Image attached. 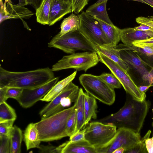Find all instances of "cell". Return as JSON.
Masks as SVG:
<instances>
[{"instance_id":"cell-53","label":"cell","mask_w":153,"mask_h":153,"mask_svg":"<svg viewBox=\"0 0 153 153\" xmlns=\"http://www.w3.org/2000/svg\"><path fill=\"white\" fill-rule=\"evenodd\" d=\"M108 0H98L96 2V3H100V2H102L103 1H108Z\"/></svg>"},{"instance_id":"cell-43","label":"cell","mask_w":153,"mask_h":153,"mask_svg":"<svg viewBox=\"0 0 153 153\" xmlns=\"http://www.w3.org/2000/svg\"><path fill=\"white\" fill-rule=\"evenodd\" d=\"M7 87H0V104L6 102L7 100L6 97Z\"/></svg>"},{"instance_id":"cell-39","label":"cell","mask_w":153,"mask_h":153,"mask_svg":"<svg viewBox=\"0 0 153 153\" xmlns=\"http://www.w3.org/2000/svg\"><path fill=\"white\" fill-rule=\"evenodd\" d=\"M137 23L146 25L153 29V16L148 17L140 16L135 19Z\"/></svg>"},{"instance_id":"cell-23","label":"cell","mask_w":153,"mask_h":153,"mask_svg":"<svg viewBox=\"0 0 153 153\" xmlns=\"http://www.w3.org/2000/svg\"><path fill=\"white\" fill-rule=\"evenodd\" d=\"M97 19L100 22L102 30L109 40L111 45L113 46H117L120 40L121 29L114 24H109Z\"/></svg>"},{"instance_id":"cell-27","label":"cell","mask_w":153,"mask_h":153,"mask_svg":"<svg viewBox=\"0 0 153 153\" xmlns=\"http://www.w3.org/2000/svg\"><path fill=\"white\" fill-rule=\"evenodd\" d=\"M52 0H43L36 10L37 22L43 25H49V17Z\"/></svg>"},{"instance_id":"cell-5","label":"cell","mask_w":153,"mask_h":153,"mask_svg":"<svg viewBox=\"0 0 153 153\" xmlns=\"http://www.w3.org/2000/svg\"><path fill=\"white\" fill-rule=\"evenodd\" d=\"M79 80L89 95L108 105L114 103L116 97L114 89L108 85L99 76L83 74L79 76Z\"/></svg>"},{"instance_id":"cell-33","label":"cell","mask_w":153,"mask_h":153,"mask_svg":"<svg viewBox=\"0 0 153 153\" xmlns=\"http://www.w3.org/2000/svg\"><path fill=\"white\" fill-rule=\"evenodd\" d=\"M15 121L8 120L0 122V136H10Z\"/></svg>"},{"instance_id":"cell-30","label":"cell","mask_w":153,"mask_h":153,"mask_svg":"<svg viewBox=\"0 0 153 153\" xmlns=\"http://www.w3.org/2000/svg\"><path fill=\"white\" fill-rule=\"evenodd\" d=\"M99 76L108 85L114 89L120 88L121 87L122 85L120 81L112 73H103Z\"/></svg>"},{"instance_id":"cell-16","label":"cell","mask_w":153,"mask_h":153,"mask_svg":"<svg viewBox=\"0 0 153 153\" xmlns=\"http://www.w3.org/2000/svg\"><path fill=\"white\" fill-rule=\"evenodd\" d=\"M60 153H97V149L86 140L67 141L58 146Z\"/></svg>"},{"instance_id":"cell-52","label":"cell","mask_w":153,"mask_h":153,"mask_svg":"<svg viewBox=\"0 0 153 153\" xmlns=\"http://www.w3.org/2000/svg\"><path fill=\"white\" fill-rule=\"evenodd\" d=\"M131 0V1H137L139 2L143 3L146 4L145 2L144 1H143V0Z\"/></svg>"},{"instance_id":"cell-48","label":"cell","mask_w":153,"mask_h":153,"mask_svg":"<svg viewBox=\"0 0 153 153\" xmlns=\"http://www.w3.org/2000/svg\"><path fill=\"white\" fill-rule=\"evenodd\" d=\"M125 150L122 147L119 148L115 149L112 153H124Z\"/></svg>"},{"instance_id":"cell-15","label":"cell","mask_w":153,"mask_h":153,"mask_svg":"<svg viewBox=\"0 0 153 153\" xmlns=\"http://www.w3.org/2000/svg\"><path fill=\"white\" fill-rule=\"evenodd\" d=\"M10 1H5L4 3L5 15L0 20L1 23L6 19H19L22 21L23 19H28L33 16L34 13L28 9L20 5L13 4Z\"/></svg>"},{"instance_id":"cell-31","label":"cell","mask_w":153,"mask_h":153,"mask_svg":"<svg viewBox=\"0 0 153 153\" xmlns=\"http://www.w3.org/2000/svg\"><path fill=\"white\" fill-rule=\"evenodd\" d=\"M76 126V108L69 117L67 123L66 132L68 137H70L75 132Z\"/></svg>"},{"instance_id":"cell-55","label":"cell","mask_w":153,"mask_h":153,"mask_svg":"<svg viewBox=\"0 0 153 153\" xmlns=\"http://www.w3.org/2000/svg\"><path fill=\"white\" fill-rule=\"evenodd\" d=\"M9 0L10 1V0Z\"/></svg>"},{"instance_id":"cell-1","label":"cell","mask_w":153,"mask_h":153,"mask_svg":"<svg viewBox=\"0 0 153 153\" xmlns=\"http://www.w3.org/2000/svg\"><path fill=\"white\" fill-rule=\"evenodd\" d=\"M126 94L125 104L118 111L97 121L139 133L150 107V102L146 100H138L129 94Z\"/></svg>"},{"instance_id":"cell-6","label":"cell","mask_w":153,"mask_h":153,"mask_svg":"<svg viewBox=\"0 0 153 153\" xmlns=\"http://www.w3.org/2000/svg\"><path fill=\"white\" fill-rule=\"evenodd\" d=\"M100 61L96 52L85 51L64 56L53 65L51 69L53 71L68 69L76 71H86L96 65Z\"/></svg>"},{"instance_id":"cell-17","label":"cell","mask_w":153,"mask_h":153,"mask_svg":"<svg viewBox=\"0 0 153 153\" xmlns=\"http://www.w3.org/2000/svg\"><path fill=\"white\" fill-rule=\"evenodd\" d=\"M72 12L71 4L59 0H52L49 17V26L61 20L66 14Z\"/></svg>"},{"instance_id":"cell-54","label":"cell","mask_w":153,"mask_h":153,"mask_svg":"<svg viewBox=\"0 0 153 153\" xmlns=\"http://www.w3.org/2000/svg\"><path fill=\"white\" fill-rule=\"evenodd\" d=\"M152 111H153V109H152Z\"/></svg>"},{"instance_id":"cell-13","label":"cell","mask_w":153,"mask_h":153,"mask_svg":"<svg viewBox=\"0 0 153 153\" xmlns=\"http://www.w3.org/2000/svg\"><path fill=\"white\" fill-rule=\"evenodd\" d=\"M59 77H55L47 83L32 89H23L20 96L16 100L23 108H30L42 98L58 82Z\"/></svg>"},{"instance_id":"cell-18","label":"cell","mask_w":153,"mask_h":153,"mask_svg":"<svg viewBox=\"0 0 153 153\" xmlns=\"http://www.w3.org/2000/svg\"><path fill=\"white\" fill-rule=\"evenodd\" d=\"M23 137L27 150L39 147L41 141L35 123H31L27 125L25 130Z\"/></svg>"},{"instance_id":"cell-41","label":"cell","mask_w":153,"mask_h":153,"mask_svg":"<svg viewBox=\"0 0 153 153\" xmlns=\"http://www.w3.org/2000/svg\"><path fill=\"white\" fill-rule=\"evenodd\" d=\"M146 147L149 153H153V136L147 139L145 142Z\"/></svg>"},{"instance_id":"cell-25","label":"cell","mask_w":153,"mask_h":153,"mask_svg":"<svg viewBox=\"0 0 153 153\" xmlns=\"http://www.w3.org/2000/svg\"><path fill=\"white\" fill-rule=\"evenodd\" d=\"M80 25L79 15L72 13L62 21L60 25V31L58 34L61 36L69 32L78 30Z\"/></svg>"},{"instance_id":"cell-47","label":"cell","mask_w":153,"mask_h":153,"mask_svg":"<svg viewBox=\"0 0 153 153\" xmlns=\"http://www.w3.org/2000/svg\"><path fill=\"white\" fill-rule=\"evenodd\" d=\"M151 87L150 86L140 85L138 87L140 91L143 94H146V92Z\"/></svg>"},{"instance_id":"cell-32","label":"cell","mask_w":153,"mask_h":153,"mask_svg":"<svg viewBox=\"0 0 153 153\" xmlns=\"http://www.w3.org/2000/svg\"><path fill=\"white\" fill-rule=\"evenodd\" d=\"M135 50L141 59L152 68H153V55L146 54L140 47L133 46L131 47Z\"/></svg>"},{"instance_id":"cell-51","label":"cell","mask_w":153,"mask_h":153,"mask_svg":"<svg viewBox=\"0 0 153 153\" xmlns=\"http://www.w3.org/2000/svg\"><path fill=\"white\" fill-rule=\"evenodd\" d=\"M59 0L71 4L72 0Z\"/></svg>"},{"instance_id":"cell-8","label":"cell","mask_w":153,"mask_h":153,"mask_svg":"<svg viewBox=\"0 0 153 153\" xmlns=\"http://www.w3.org/2000/svg\"><path fill=\"white\" fill-rule=\"evenodd\" d=\"M79 88L72 82L42 109L39 112L41 119L48 117L70 106L75 102Z\"/></svg>"},{"instance_id":"cell-45","label":"cell","mask_w":153,"mask_h":153,"mask_svg":"<svg viewBox=\"0 0 153 153\" xmlns=\"http://www.w3.org/2000/svg\"><path fill=\"white\" fill-rule=\"evenodd\" d=\"M134 28L135 30L141 31H153V29L152 28L146 25L143 24H140L139 26L134 27Z\"/></svg>"},{"instance_id":"cell-28","label":"cell","mask_w":153,"mask_h":153,"mask_svg":"<svg viewBox=\"0 0 153 153\" xmlns=\"http://www.w3.org/2000/svg\"><path fill=\"white\" fill-rule=\"evenodd\" d=\"M16 117L15 110L6 102L0 104V122L8 120L15 121Z\"/></svg>"},{"instance_id":"cell-21","label":"cell","mask_w":153,"mask_h":153,"mask_svg":"<svg viewBox=\"0 0 153 153\" xmlns=\"http://www.w3.org/2000/svg\"><path fill=\"white\" fill-rule=\"evenodd\" d=\"M77 71L62 80L58 82L40 100L46 102H50L59 94L75 78Z\"/></svg>"},{"instance_id":"cell-2","label":"cell","mask_w":153,"mask_h":153,"mask_svg":"<svg viewBox=\"0 0 153 153\" xmlns=\"http://www.w3.org/2000/svg\"><path fill=\"white\" fill-rule=\"evenodd\" d=\"M55 77L49 67L24 72H13L0 67V87L32 89L41 86Z\"/></svg>"},{"instance_id":"cell-24","label":"cell","mask_w":153,"mask_h":153,"mask_svg":"<svg viewBox=\"0 0 153 153\" xmlns=\"http://www.w3.org/2000/svg\"><path fill=\"white\" fill-rule=\"evenodd\" d=\"M84 107L85 126L91 119H96L97 108L96 99L87 93L85 94Z\"/></svg>"},{"instance_id":"cell-9","label":"cell","mask_w":153,"mask_h":153,"mask_svg":"<svg viewBox=\"0 0 153 153\" xmlns=\"http://www.w3.org/2000/svg\"><path fill=\"white\" fill-rule=\"evenodd\" d=\"M100 62L105 64L118 79L126 93L134 98L139 101L145 100L146 94H143L139 90L128 72L119 65L101 53L97 52Z\"/></svg>"},{"instance_id":"cell-37","label":"cell","mask_w":153,"mask_h":153,"mask_svg":"<svg viewBox=\"0 0 153 153\" xmlns=\"http://www.w3.org/2000/svg\"><path fill=\"white\" fill-rule=\"evenodd\" d=\"M38 149L39 152L40 153H60L58 146H56L51 144L40 145Z\"/></svg>"},{"instance_id":"cell-3","label":"cell","mask_w":153,"mask_h":153,"mask_svg":"<svg viewBox=\"0 0 153 153\" xmlns=\"http://www.w3.org/2000/svg\"><path fill=\"white\" fill-rule=\"evenodd\" d=\"M75 108L74 103L73 106L35 123L41 141H52L68 137L66 132L67 122Z\"/></svg>"},{"instance_id":"cell-44","label":"cell","mask_w":153,"mask_h":153,"mask_svg":"<svg viewBox=\"0 0 153 153\" xmlns=\"http://www.w3.org/2000/svg\"><path fill=\"white\" fill-rule=\"evenodd\" d=\"M136 47L140 48L143 51L148 54L153 55V48L152 47L143 45H138Z\"/></svg>"},{"instance_id":"cell-34","label":"cell","mask_w":153,"mask_h":153,"mask_svg":"<svg viewBox=\"0 0 153 153\" xmlns=\"http://www.w3.org/2000/svg\"><path fill=\"white\" fill-rule=\"evenodd\" d=\"M10 136H0V153H10Z\"/></svg>"},{"instance_id":"cell-22","label":"cell","mask_w":153,"mask_h":153,"mask_svg":"<svg viewBox=\"0 0 153 153\" xmlns=\"http://www.w3.org/2000/svg\"><path fill=\"white\" fill-rule=\"evenodd\" d=\"M85 93L84 92L82 89V88H79L78 96L75 102L76 118V126L75 133L81 130L85 126Z\"/></svg>"},{"instance_id":"cell-7","label":"cell","mask_w":153,"mask_h":153,"mask_svg":"<svg viewBox=\"0 0 153 153\" xmlns=\"http://www.w3.org/2000/svg\"><path fill=\"white\" fill-rule=\"evenodd\" d=\"M116 48L120 57L128 66L129 71L132 70L139 75L140 79L137 87L149 86L148 75L152 68L141 59L132 47L120 44L116 46Z\"/></svg>"},{"instance_id":"cell-42","label":"cell","mask_w":153,"mask_h":153,"mask_svg":"<svg viewBox=\"0 0 153 153\" xmlns=\"http://www.w3.org/2000/svg\"><path fill=\"white\" fill-rule=\"evenodd\" d=\"M43 0H27L28 4L32 5L36 10L40 6Z\"/></svg>"},{"instance_id":"cell-19","label":"cell","mask_w":153,"mask_h":153,"mask_svg":"<svg viewBox=\"0 0 153 153\" xmlns=\"http://www.w3.org/2000/svg\"><path fill=\"white\" fill-rule=\"evenodd\" d=\"M107 1L99 3H95L87 9L85 13L93 17L109 24H113L110 19L106 10Z\"/></svg>"},{"instance_id":"cell-14","label":"cell","mask_w":153,"mask_h":153,"mask_svg":"<svg viewBox=\"0 0 153 153\" xmlns=\"http://www.w3.org/2000/svg\"><path fill=\"white\" fill-rule=\"evenodd\" d=\"M153 37V31H143L136 30L134 27H126L121 29L120 40L123 44L128 47L133 45L132 43Z\"/></svg>"},{"instance_id":"cell-38","label":"cell","mask_w":153,"mask_h":153,"mask_svg":"<svg viewBox=\"0 0 153 153\" xmlns=\"http://www.w3.org/2000/svg\"><path fill=\"white\" fill-rule=\"evenodd\" d=\"M86 128L79 130L70 137L69 141L71 142H75L84 140L85 139V133Z\"/></svg>"},{"instance_id":"cell-35","label":"cell","mask_w":153,"mask_h":153,"mask_svg":"<svg viewBox=\"0 0 153 153\" xmlns=\"http://www.w3.org/2000/svg\"><path fill=\"white\" fill-rule=\"evenodd\" d=\"M90 0H72V12L77 14L80 13L88 4Z\"/></svg>"},{"instance_id":"cell-36","label":"cell","mask_w":153,"mask_h":153,"mask_svg":"<svg viewBox=\"0 0 153 153\" xmlns=\"http://www.w3.org/2000/svg\"><path fill=\"white\" fill-rule=\"evenodd\" d=\"M23 90V89L19 88L7 87L6 93L7 99L11 98L16 100L21 94Z\"/></svg>"},{"instance_id":"cell-56","label":"cell","mask_w":153,"mask_h":153,"mask_svg":"<svg viewBox=\"0 0 153 153\" xmlns=\"http://www.w3.org/2000/svg\"></svg>"},{"instance_id":"cell-10","label":"cell","mask_w":153,"mask_h":153,"mask_svg":"<svg viewBox=\"0 0 153 153\" xmlns=\"http://www.w3.org/2000/svg\"><path fill=\"white\" fill-rule=\"evenodd\" d=\"M80 31L95 47L111 45L98 20L83 11L78 15Z\"/></svg>"},{"instance_id":"cell-4","label":"cell","mask_w":153,"mask_h":153,"mask_svg":"<svg viewBox=\"0 0 153 153\" xmlns=\"http://www.w3.org/2000/svg\"><path fill=\"white\" fill-rule=\"evenodd\" d=\"M48 46L71 54L78 51L97 52L95 47L79 29L61 36L58 33L48 43Z\"/></svg>"},{"instance_id":"cell-46","label":"cell","mask_w":153,"mask_h":153,"mask_svg":"<svg viewBox=\"0 0 153 153\" xmlns=\"http://www.w3.org/2000/svg\"><path fill=\"white\" fill-rule=\"evenodd\" d=\"M149 85L153 86V68H151L148 75Z\"/></svg>"},{"instance_id":"cell-29","label":"cell","mask_w":153,"mask_h":153,"mask_svg":"<svg viewBox=\"0 0 153 153\" xmlns=\"http://www.w3.org/2000/svg\"><path fill=\"white\" fill-rule=\"evenodd\" d=\"M151 131L149 130L145 135L140 141L136 144L131 149L126 151L125 153H148L147 150L146 140L149 138Z\"/></svg>"},{"instance_id":"cell-26","label":"cell","mask_w":153,"mask_h":153,"mask_svg":"<svg viewBox=\"0 0 153 153\" xmlns=\"http://www.w3.org/2000/svg\"><path fill=\"white\" fill-rule=\"evenodd\" d=\"M23 138L21 129L16 125L13 128L10 135V153H20Z\"/></svg>"},{"instance_id":"cell-49","label":"cell","mask_w":153,"mask_h":153,"mask_svg":"<svg viewBox=\"0 0 153 153\" xmlns=\"http://www.w3.org/2000/svg\"><path fill=\"white\" fill-rule=\"evenodd\" d=\"M18 5L24 6L28 4L27 0H19Z\"/></svg>"},{"instance_id":"cell-12","label":"cell","mask_w":153,"mask_h":153,"mask_svg":"<svg viewBox=\"0 0 153 153\" xmlns=\"http://www.w3.org/2000/svg\"><path fill=\"white\" fill-rule=\"evenodd\" d=\"M141 139L140 133L124 128H118L110 141L97 149V153H112L115 149L120 147L125 149V152L133 147Z\"/></svg>"},{"instance_id":"cell-40","label":"cell","mask_w":153,"mask_h":153,"mask_svg":"<svg viewBox=\"0 0 153 153\" xmlns=\"http://www.w3.org/2000/svg\"><path fill=\"white\" fill-rule=\"evenodd\" d=\"M132 44L135 46L143 45L153 48V37L144 40L135 41L132 43Z\"/></svg>"},{"instance_id":"cell-50","label":"cell","mask_w":153,"mask_h":153,"mask_svg":"<svg viewBox=\"0 0 153 153\" xmlns=\"http://www.w3.org/2000/svg\"><path fill=\"white\" fill-rule=\"evenodd\" d=\"M146 4L150 5L153 8V0H143Z\"/></svg>"},{"instance_id":"cell-20","label":"cell","mask_w":153,"mask_h":153,"mask_svg":"<svg viewBox=\"0 0 153 153\" xmlns=\"http://www.w3.org/2000/svg\"><path fill=\"white\" fill-rule=\"evenodd\" d=\"M97 52H98L119 65L126 72L129 69L127 65L121 58L116 46L111 45L95 47Z\"/></svg>"},{"instance_id":"cell-11","label":"cell","mask_w":153,"mask_h":153,"mask_svg":"<svg viewBox=\"0 0 153 153\" xmlns=\"http://www.w3.org/2000/svg\"><path fill=\"white\" fill-rule=\"evenodd\" d=\"M117 127L111 123L97 121L90 123L86 128L85 139L96 149L107 143L117 131Z\"/></svg>"}]
</instances>
